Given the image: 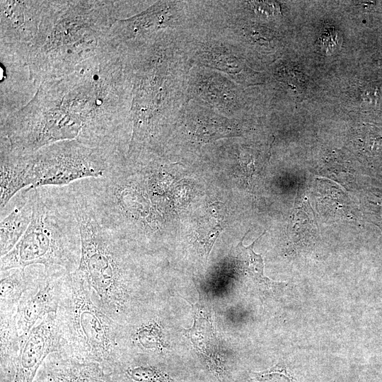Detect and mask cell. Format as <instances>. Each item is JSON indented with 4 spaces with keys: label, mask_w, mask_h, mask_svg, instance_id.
Returning <instances> with one entry per match:
<instances>
[{
    "label": "cell",
    "mask_w": 382,
    "mask_h": 382,
    "mask_svg": "<svg viewBox=\"0 0 382 382\" xmlns=\"http://www.w3.org/2000/svg\"><path fill=\"white\" fill-rule=\"evenodd\" d=\"M35 203V188L18 192L0 211V256L8 253L18 243L31 222Z\"/></svg>",
    "instance_id": "obj_13"
},
{
    "label": "cell",
    "mask_w": 382,
    "mask_h": 382,
    "mask_svg": "<svg viewBox=\"0 0 382 382\" xmlns=\"http://www.w3.org/2000/svg\"><path fill=\"white\" fill-rule=\"evenodd\" d=\"M192 308L194 322L190 328L185 330V335L209 370L224 382L227 375L226 358L221 349L211 308L201 298L192 304Z\"/></svg>",
    "instance_id": "obj_10"
},
{
    "label": "cell",
    "mask_w": 382,
    "mask_h": 382,
    "mask_svg": "<svg viewBox=\"0 0 382 382\" xmlns=\"http://www.w3.org/2000/svg\"><path fill=\"white\" fill-rule=\"evenodd\" d=\"M78 219L81 254L78 270L96 303L121 325L151 310V290L129 242L104 228L83 197L69 185Z\"/></svg>",
    "instance_id": "obj_2"
},
{
    "label": "cell",
    "mask_w": 382,
    "mask_h": 382,
    "mask_svg": "<svg viewBox=\"0 0 382 382\" xmlns=\"http://www.w3.org/2000/svg\"><path fill=\"white\" fill-rule=\"evenodd\" d=\"M196 116L195 134L201 140L208 141L214 137L229 136L231 133V126L224 118L207 112H200Z\"/></svg>",
    "instance_id": "obj_20"
},
{
    "label": "cell",
    "mask_w": 382,
    "mask_h": 382,
    "mask_svg": "<svg viewBox=\"0 0 382 382\" xmlns=\"http://www.w3.org/2000/svg\"><path fill=\"white\" fill-rule=\"evenodd\" d=\"M16 311L0 312L1 382H12L15 375L21 339L16 324Z\"/></svg>",
    "instance_id": "obj_15"
},
{
    "label": "cell",
    "mask_w": 382,
    "mask_h": 382,
    "mask_svg": "<svg viewBox=\"0 0 382 382\" xmlns=\"http://www.w3.org/2000/svg\"><path fill=\"white\" fill-rule=\"evenodd\" d=\"M0 211L21 191L33 185V154H20L1 140Z\"/></svg>",
    "instance_id": "obj_12"
},
{
    "label": "cell",
    "mask_w": 382,
    "mask_h": 382,
    "mask_svg": "<svg viewBox=\"0 0 382 382\" xmlns=\"http://www.w3.org/2000/svg\"><path fill=\"white\" fill-rule=\"evenodd\" d=\"M246 382H291L285 368L279 364L260 372H252Z\"/></svg>",
    "instance_id": "obj_21"
},
{
    "label": "cell",
    "mask_w": 382,
    "mask_h": 382,
    "mask_svg": "<svg viewBox=\"0 0 382 382\" xmlns=\"http://www.w3.org/2000/svg\"><path fill=\"white\" fill-rule=\"evenodd\" d=\"M199 58L207 66L222 71L228 75H237L243 69L242 62L227 48L217 45H206Z\"/></svg>",
    "instance_id": "obj_19"
},
{
    "label": "cell",
    "mask_w": 382,
    "mask_h": 382,
    "mask_svg": "<svg viewBox=\"0 0 382 382\" xmlns=\"http://www.w3.org/2000/svg\"><path fill=\"white\" fill-rule=\"evenodd\" d=\"M131 86L123 57L107 45L72 72L40 83L30 102L1 123V138L20 154L66 140L122 154L120 131L129 120Z\"/></svg>",
    "instance_id": "obj_1"
},
{
    "label": "cell",
    "mask_w": 382,
    "mask_h": 382,
    "mask_svg": "<svg viewBox=\"0 0 382 382\" xmlns=\"http://www.w3.org/2000/svg\"><path fill=\"white\" fill-rule=\"evenodd\" d=\"M68 274L45 272L39 284L23 296L16 315L21 337H25L46 316L57 312Z\"/></svg>",
    "instance_id": "obj_9"
},
{
    "label": "cell",
    "mask_w": 382,
    "mask_h": 382,
    "mask_svg": "<svg viewBox=\"0 0 382 382\" xmlns=\"http://www.w3.org/2000/svg\"><path fill=\"white\" fill-rule=\"evenodd\" d=\"M265 232L248 246L243 243L244 236L236 247L235 260L240 273L245 277L257 289L266 293L276 290L283 284L274 282L265 276L263 259L261 255L255 253L253 250L255 242Z\"/></svg>",
    "instance_id": "obj_16"
},
{
    "label": "cell",
    "mask_w": 382,
    "mask_h": 382,
    "mask_svg": "<svg viewBox=\"0 0 382 382\" xmlns=\"http://www.w3.org/2000/svg\"><path fill=\"white\" fill-rule=\"evenodd\" d=\"M125 156L76 140L58 141L34 153L33 185L66 186L106 176Z\"/></svg>",
    "instance_id": "obj_6"
},
{
    "label": "cell",
    "mask_w": 382,
    "mask_h": 382,
    "mask_svg": "<svg viewBox=\"0 0 382 382\" xmlns=\"http://www.w3.org/2000/svg\"><path fill=\"white\" fill-rule=\"evenodd\" d=\"M226 209L220 202L210 205L200 220L197 240L206 257H208L216 240L224 231L226 222Z\"/></svg>",
    "instance_id": "obj_18"
},
{
    "label": "cell",
    "mask_w": 382,
    "mask_h": 382,
    "mask_svg": "<svg viewBox=\"0 0 382 382\" xmlns=\"http://www.w3.org/2000/svg\"><path fill=\"white\" fill-rule=\"evenodd\" d=\"M56 314L62 334L60 354L97 363L109 374L126 358L123 325L96 303L76 271L66 275Z\"/></svg>",
    "instance_id": "obj_5"
},
{
    "label": "cell",
    "mask_w": 382,
    "mask_h": 382,
    "mask_svg": "<svg viewBox=\"0 0 382 382\" xmlns=\"http://www.w3.org/2000/svg\"><path fill=\"white\" fill-rule=\"evenodd\" d=\"M81 242L69 185L35 188L31 222L16 245L1 257L0 271L42 265L45 272L73 273L79 266Z\"/></svg>",
    "instance_id": "obj_4"
},
{
    "label": "cell",
    "mask_w": 382,
    "mask_h": 382,
    "mask_svg": "<svg viewBox=\"0 0 382 382\" xmlns=\"http://www.w3.org/2000/svg\"><path fill=\"white\" fill-rule=\"evenodd\" d=\"M44 1H1V54L25 64L35 37Z\"/></svg>",
    "instance_id": "obj_7"
},
{
    "label": "cell",
    "mask_w": 382,
    "mask_h": 382,
    "mask_svg": "<svg viewBox=\"0 0 382 382\" xmlns=\"http://www.w3.org/2000/svg\"><path fill=\"white\" fill-rule=\"evenodd\" d=\"M323 34L321 39V47L325 52H332L340 46V35L335 30H329Z\"/></svg>",
    "instance_id": "obj_22"
},
{
    "label": "cell",
    "mask_w": 382,
    "mask_h": 382,
    "mask_svg": "<svg viewBox=\"0 0 382 382\" xmlns=\"http://www.w3.org/2000/svg\"><path fill=\"white\" fill-rule=\"evenodd\" d=\"M33 382H117L100 364L80 361L60 353L50 354Z\"/></svg>",
    "instance_id": "obj_11"
},
{
    "label": "cell",
    "mask_w": 382,
    "mask_h": 382,
    "mask_svg": "<svg viewBox=\"0 0 382 382\" xmlns=\"http://www.w3.org/2000/svg\"><path fill=\"white\" fill-rule=\"evenodd\" d=\"M61 352L60 327L56 313H52L42 318L25 337H21L12 382H33L46 358Z\"/></svg>",
    "instance_id": "obj_8"
},
{
    "label": "cell",
    "mask_w": 382,
    "mask_h": 382,
    "mask_svg": "<svg viewBox=\"0 0 382 382\" xmlns=\"http://www.w3.org/2000/svg\"><path fill=\"white\" fill-rule=\"evenodd\" d=\"M112 1H44L37 33L25 64L42 83L72 72L108 44L117 21Z\"/></svg>",
    "instance_id": "obj_3"
},
{
    "label": "cell",
    "mask_w": 382,
    "mask_h": 382,
    "mask_svg": "<svg viewBox=\"0 0 382 382\" xmlns=\"http://www.w3.org/2000/svg\"><path fill=\"white\" fill-rule=\"evenodd\" d=\"M44 274L39 265L0 271V312L17 310L23 296L39 284Z\"/></svg>",
    "instance_id": "obj_14"
},
{
    "label": "cell",
    "mask_w": 382,
    "mask_h": 382,
    "mask_svg": "<svg viewBox=\"0 0 382 382\" xmlns=\"http://www.w3.org/2000/svg\"><path fill=\"white\" fill-rule=\"evenodd\" d=\"M197 94L216 108L231 111L236 98L231 83L216 74L199 75L195 84Z\"/></svg>",
    "instance_id": "obj_17"
}]
</instances>
